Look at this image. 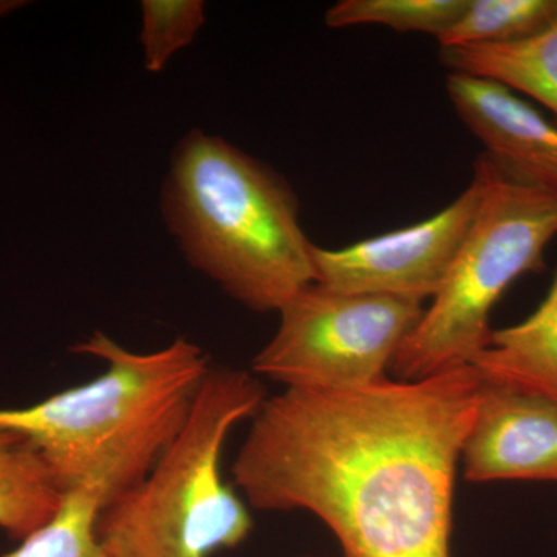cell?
<instances>
[{
  "mask_svg": "<svg viewBox=\"0 0 557 557\" xmlns=\"http://www.w3.org/2000/svg\"><path fill=\"white\" fill-rule=\"evenodd\" d=\"M479 203L480 185L472 178L453 203L416 225L346 248L314 245V282L335 292L394 296L423 304L434 299L467 239Z\"/></svg>",
  "mask_w": 557,
  "mask_h": 557,
  "instance_id": "cell-7",
  "label": "cell"
},
{
  "mask_svg": "<svg viewBox=\"0 0 557 557\" xmlns=\"http://www.w3.org/2000/svg\"><path fill=\"white\" fill-rule=\"evenodd\" d=\"M21 5H24V2H10V0L0 2V16L11 13L14 9H20Z\"/></svg>",
  "mask_w": 557,
  "mask_h": 557,
  "instance_id": "cell-17",
  "label": "cell"
},
{
  "mask_svg": "<svg viewBox=\"0 0 557 557\" xmlns=\"http://www.w3.org/2000/svg\"><path fill=\"white\" fill-rule=\"evenodd\" d=\"M460 467L465 479L474 483H557L556 403L482 376Z\"/></svg>",
  "mask_w": 557,
  "mask_h": 557,
  "instance_id": "cell-8",
  "label": "cell"
},
{
  "mask_svg": "<svg viewBox=\"0 0 557 557\" xmlns=\"http://www.w3.org/2000/svg\"><path fill=\"white\" fill-rule=\"evenodd\" d=\"M64 493L35 445L0 424V530L22 541L61 508Z\"/></svg>",
  "mask_w": 557,
  "mask_h": 557,
  "instance_id": "cell-12",
  "label": "cell"
},
{
  "mask_svg": "<svg viewBox=\"0 0 557 557\" xmlns=\"http://www.w3.org/2000/svg\"><path fill=\"white\" fill-rule=\"evenodd\" d=\"M467 5L468 0H341L325 13V24L330 28L383 25L438 39Z\"/></svg>",
  "mask_w": 557,
  "mask_h": 557,
  "instance_id": "cell-15",
  "label": "cell"
},
{
  "mask_svg": "<svg viewBox=\"0 0 557 557\" xmlns=\"http://www.w3.org/2000/svg\"><path fill=\"white\" fill-rule=\"evenodd\" d=\"M440 60L449 73L494 81L533 98L557 120V17L525 39L443 49Z\"/></svg>",
  "mask_w": 557,
  "mask_h": 557,
  "instance_id": "cell-11",
  "label": "cell"
},
{
  "mask_svg": "<svg viewBox=\"0 0 557 557\" xmlns=\"http://www.w3.org/2000/svg\"><path fill=\"white\" fill-rule=\"evenodd\" d=\"M423 302L309 285L278 313L273 338L252 359L256 376L284 388L343 391L388 379Z\"/></svg>",
  "mask_w": 557,
  "mask_h": 557,
  "instance_id": "cell-6",
  "label": "cell"
},
{
  "mask_svg": "<svg viewBox=\"0 0 557 557\" xmlns=\"http://www.w3.org/2000/svg\"><path fill=\"white\" fill-rule=\"evenodd\" d=\"M480 386L465 364L343 391L284 388L251 418L233 486L260 511L310 512L344 557H450Z\"/></svg>",
  "mask_w": 557,
  "mask_h": 557,
  "instance_id": "cell-1",
  "label": "cell"
},
{
  "mask_svg": "<svg viewBox=\"0 0 557 557\" xmlns=\"http://www.w3.org/2000/svg\"><path fill=\"white\" fill-rule=\"evenodd\" d=\"M478 214L442 289L401 344L391 373L416 381L471 364L490 338L494 306L519 277L544 269L557 236V196L500 170L485 153L474 166Z\"/></svg>",
  "mask_w": 557,
  "mask_h": 557,
  "instance_id": "cell-5",
  "label": "cell"
},
{
  "mask_svg": "<svg viewBox=\"0 0 557 557\" xmlns=\"http://www.w3.org/2000/svg\"><path fill=\"white\" fill-rule=\"evenodd\" d=\"M556 17L557 0H468L437 40L442 50L515 42L544 30Z\"/></svg>",
  "mask_w": 557,
  "mask_h": 557,
  "instance_id": "cell-13",
  "label": "cell"
},
{
  "mask_svg": "<svg viewBox=\"0 0 557 557\" xmlns=\"http://www.w3.org/2000/svg\"><path fill=\"white\" fill-rule=\"evenodd\" d=\"M102 508L100 491H70L46 525L0 557H110L97 533Z\"/></svg>",
  "mask_w": 557,
  "mask_h": 557,
  "instance_id": "cell-14",
  "label": "cell"
},
{
  "mask_svg": "<svg viewBox=\"0 0 557 557\" xmlns=\"http://www.w3.org/2000/svg\"><path fill=\"white\" fill-rule=\"evenodd\" d=\"M161 214L189 265L249 310L314 284L313 247L287 182L223 138L193 131L172 153Z\"/></svg>",
  "mask_w": 557,
  "mask_h": 557,
  "instance_id": "cell-3",
  "label": "cell"
},
{
  "mask_svg": "<svg viewBox=\"0 0 557 557\" xmlns=\"http://www.w3.org/2000/svg\"><path fill=\"white\" fill-rule=\"evenodd\" d=\"M457 115L500 170L557 196V124L494 81L449 73Z\"/></svg>",
  "mask_w": 557,
  "mask_h": 557,
  "instance_id": "cell-9",
  "label": "cell"
},
{
  "mask_svg": "<svg viewBox=\"0 0 557 557\" xmlns=\"http://www.w3.org/2000/svg\"><path fill=\"white\" fill-rule=\"evenodd\" d=\"M471 364L487 380L557 405V269L537 309L519 324L493 330Z\"/></svg>",
  "mask_w": 557,
  "mask_h": 557,
  "instance_id": "cell-10",
  "label": "cell"
},
{
  "mask_svg": "<svg viewBox=\"0 0 557 557\" xmlns=\"http://www.w3.org/2000/svg\"><path fill=\"white\" fill-rule=\"evenodd\" d=\"M72 351L101 359L104 372L35 405L0 409V424L30 440L62 493L97 490L108 507L170 446L212 366L186 338L138 354L100 330Z\"/></svg>",
  "mask_w": 557,
  "mask_h": 557,
  "instance_id": "cell-2",
  "label": "cell"
},
{
  "mask_svg": "<svg viewBox=\"0 0 557 557\" xmlns=\"http://www.w3.org/2000/svg\"><path fill=\"white\" fill-rule=\"evenodd\" d=\"M299 557H327V556H299Z\"/></svg>",
  "mask_w": 557,
  "mask_h": 557,
  "instance_id": "cell-18",
  "label": "cell"
},
{
  "mask_svg": "<svg viewBox=\"0 0 557 557\" xmlns=\"http://www.w3.org/2000/svg\"><path fill=\"white\" fill-rule=\"evenodd\" d=\"M205 24L201 0H145L141 2V39L145 69L163 72L175 53L193 44Z\"/></svg>",
  "mask_w": 557,
  "mask_h": 557,
  "instance_id": "cell-16",
  "label": "cell"
},
{
  "mask_svg": "<svg viewBox=\"0 0 557 557\" xmlns=\"http://www.w3.org/2000/svg\"><path fill=\"white\" fill-rule=\"evenodd\" d=\"M255 373L211 368L178 434L137 485L101 509L98 539L110 557H211L239 547L252 519L225 482L231 432L265 401Z\"/></svg>",
  "mask_w": 557,
  "mask_h": 557,
  "instance_id": "cell-4",
  "label": "cell"
}]
</instances>
